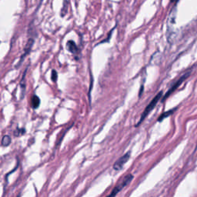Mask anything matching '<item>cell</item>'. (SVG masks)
<instances>
[{"label":"cell","instance_id":"1","mask_svg":"<svg viewBox=\"0 0 197 197\" xmlns=\"http://www.w3.org/2000/svg\"><path fill=\"white\" fill-rule=\"evenodd\" d=\"M162 96H163V92H159V93L157 94V95H156L153 98H152V100L149 103V105L146 106V108L145 109V110L143 111V113H142V115H141V117H140V121H139V123H137L136 126L140 125V124H141V123L144 121L147 115H149V113H151V111L155 108V106H156V104L158 103V102H159V100L162 97Z\"/></svg>","mask_w":197,"mask_h":197},{"label":"cell","instance_id":"2","mask_svg":"<svg viewBox=\"0 0 197 197\" xmlns=\"http://www.w3.org/2000/svg\"><path fill=\"white\" fill-rule=\"evenodd\" d=\"M132 179H133V175H131V174H129V175H125V177H124L119 183H118L117 185L115 186V187L113 189L110 194L106 197H115V195L117 194V193H119L121 190H123V188L125 187L126 186L129 185V184L132 182Z\"/></svg>","mask_w":197,"mask_h":197},{"label":"cell","instance_id":"3","mask_svg":"<svg viewBox=\"0 0 197 197\" xmlns=\"http://www.w3.org/2000/svg\"><path fill=\"white\" fill-rule=\"evenodd\" d=\"M189 76H190V72H189V73H188V72H187V73H186V74L183 75V76L181 77L180 79H179V80L178 81H177V82H175V84L173 85V86L171 87L170 89H169V91L167 92H166V95H165V96H163V101H164V100H165V99H166V98H168L169 96L171 95V93L175 91V89H177V88H178V87L179 86H180V85L182 84V83H183V81H184V80H185L186 79V78H187V77Z\"/></svg>","mask_w":197,"mask_h":197},{"label":"cell","instance_id":"4","mask_svg":"<svg viewBox=\"0 0 197 197\" xmlns=\"http://www.w3.org/2000/svg\"><path fill=\"white\" fill-rule=\"evenodd\" d=\"M130 152H127V153L125 154L124 156L120 157V158L118 159L117 161L114 163V166H113L114 169H115V170H120V169H122L123 166L127 163V161L129 160V159H130Z\"/></svg>","mask_w":197,"mask_h":197},{"label":"cell","instance_id":"5","mask_svg":"<svg viewBox=\"0 0 197 197\" xmlns=\"http://www.w3.org/2000/svg\"><path fill=\"white\" fill-rule=\"evenodd\" d=\"M33 44H34V39L33 38H29V40H28V42H27L26 46V47H25L24 53H23V55L21 56V59H20V62L19 63V65L20 64V63H22V61H23L24 58L26 57V55H29V53L31 52V49H32V46H33Z\"/></svg>","mask_w":197,"mask_h":197},{"label":"cell","instance_id":"6","mask_svg":"<svg viewBox=\"0 0 197 197\" xmlns=\"http://www.w3.org/2000/svg\"><path fill=\"white\" fill-rule=\"evenodd\" d=\"M66 49L69 52L72 54H77L79 53V48L76 46V44L72 40H69L66 43Z\"/></svg>","mask_w":197,"mask_h":197},{"label":"cell","instance_id":"7","mask_svg":"<svg viewBox=\"0 0 197 197\" xmlns=\"http://www.w3.org/2000/svg\"><path fill=\"white\" fill-rule=\"evenodd\" d=\"M27 72V69L25 70L23 76L21 81H20V88H21V98L24 97L25 92H26V75Z\"/></svg>","mask_w":197,"mask_h":197},{"label":"cell","instance_id":"8","mask_svg":"<svg viewBox=\"0 0 197 197\" xmlns=\"http://www.w3.org/2000/svg\"><path fill=\"white\" fill-rule=\"evenodd\" d=\"M40 105V98L36 95L32 96L31 98V106L32 109H37Z\"/></svg>","mask_w":197,"mask_h":197},{"label":"cell","instance_id":"9","mask_svg":"<svg viewBox=\"0 0 197 197\" xmlns=\"http://www.w3.org/2000/svg\"><path fill=\"white\" fill-rule=\"evenodd\" d=\"M176 109H171V110H169L167 111V112H166V113H163L159 117V119H158V121L159 122H161V121H163L165 119V118L168 117V116H169V115H171V114H173V112Z\"/></svg>","mask_w":197,"mask_h":197},{"label":"cell","instance_id":"10","mask_svg":"<svg viewBox=\"0 0 197 197\" xmlns=\"http://www.w3.org/2000/svg\"><path fill=\"white\" fill-rule=\"evenodd\" d=\"M11 143V137L9 136H4L2 140V146H8Z\"/></svg>","mask_w":197,"mask_h":197},{"label":"cell","instance_id":"11","mask_svg":"<svg viewBox=\"0 0 197 197\" xmlns=\"http://www.w3.org/2000/svg\"><path fill=\"white\" fill-rule=\"evenodd\" d=\"M51 79H52V80H53L54 82H55L56 81H57L58 73L55 69H53V71H52V74H51Z\"/></svg>","mask_w":197,"mask_h":197},{"label":"cell","instance_id":"12","mask_svg":"<svg viewBox=\"0 0 197 197\" xmlns=\"http://www.w3.org/2000/svg\"><path fill=\"white\" fill-rule=\"evenodd\" d=\"M114 30H115V27H114V28H113V29H112V30H111V31L109 32V35H108V36H107V38H105L103 41H102L101 43H99L98 44L104 43H109V39H110V37L112 36V34H113V31H114Z\"/></svg>","mask_w":197,"mask_h":197},{"label":"cell","instance_id":"13","mask_svg":"<svg viewBox=\"0 0 197 197\" xmlns=\"http://www.w3.org/2000/svg\"><path fill=\"white\" fill-rule=\"evenodd\" d=\"M25 132H26V130L24 129H17L16 131H15L14 134L16 136H21Z\"/></svg>","mask_w":197,"mask_h":197},{"label":"cell","instance_id":"14","mask_svg":"<svg viewBox=\"0 0 197 197\" xmlns=\"http://www.w3.org/2000/svg\"><path fill=\"white\" fill-rule=\"evenodd\" d=\"M175 1H177V0H171V2H172V3H174V2H175Z\"/></svg>","mask_w":197,"mask_h":197}]
</instances>
